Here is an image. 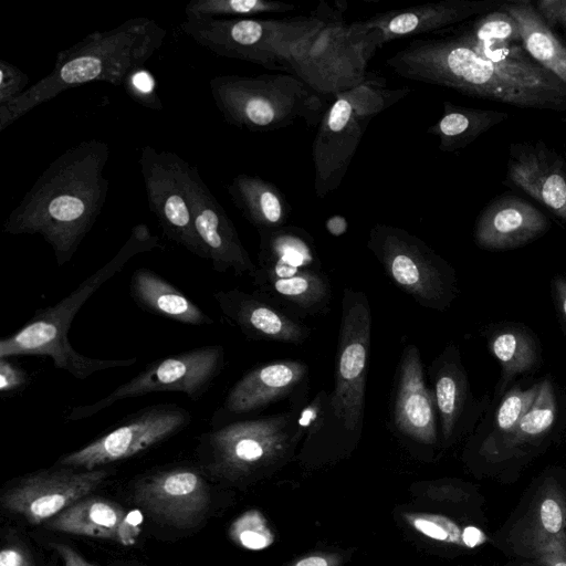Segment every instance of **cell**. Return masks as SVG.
Segmentation results:
<instances>
[{
    "mask_svg": "<svg viewBox=\"0 0 566 566\" xmlns=\"http://www.w3.org/2000/svg\"><path fill=\"white\" fill-rule=\"evenodd\" d=\"M52 546L63 560L64 566H95L69 545L54 543Z\"/></svg>",
    "mask_w": 566,
    "mask_h": 566,
    "instance_id": "obj_45",
    "label": "cell"
},
{
    "mask_svg": "<svg viewBox=\"0 0 566 566\" xmlns=\"http://www.w3.org/2000/svg\"><path fill=\"white\" fill-rule=\"evenodd\" d=\"M140 520L134 522L118 503L86 496L44 523L51 531L116 541L133 545Z\"/></svg>",
    "mask_w": 566,
    "mask_h": 566,
    "instance_id": "obj_25",
    "label": "cell"
},
{
    "mask_svg": "<svg viewBox=\"0 0 566 566\" xmlns=\"http://www.w3.org/2000/svg\"><path fill=\"white\" fill-rule=\"evenodd\" d=\"M556 398L548 379L539 382L538 392L526 413L507 438L509 447L538 439L547 433L556 419Z\"/></svg>",
    "mask_w": 566,
    "mask_h": 566,
    "instance_id": "obj_34",
    "label": "cell"
},
{
    "mask_svg": "<svg viewBox=\"0 0 566 566\" xmlns=\"http://www.w3.org/2000/svg\"><path fill=\"white\" fill-rule=\"evenodd\" d=\"M558 544L556 537L551 536L549 541H541L539 549L541 557L543 560L539 563L541 566H566V557H562L563 551L557 549Z\"/></svg>",
    "mask_w": 566,
    "mask_h": 566,
    "instance_id": "obj_43",
    "label": "cell"
},
{
    "mask_svg": "<svg viewBox=\"0 0 566 566\" xmlns=\"http://www.w3.org/2000/svg\"><path fill=\"white\" fill-rule=\"evenodd\" d=\"M29 76L11 62L0 60V106L10 104L27 91Z\"/></svg>",
    "mask_w": 566,
    "mask_h": 566,
    "instance_id": "obj_39",
    "label": "cell"
},
{
    "mask_svg": "<svg viewBox=\"0 0 566 566\" xmlns=\"http://www.w3.org/2000/svg\"><path fill=\"white\" fill-rule=\"evenodd\" d=\"M254 293L297 318L325 315L332 284L323 269L314 238L304 229L283 226L258 231Z\"/></svg>",
    "mask_w": 566,
    "mask_h": 566,
    "instance_id": "obj_6",
    "label": "cell"
},
{
    "mask_svg": "<svg viewBox=\"0 0 566 566\" xmlns=\"http://www.w3.org/2000/svg\"><path fill=\"white\" fill-rule=\"evenodd\" d=\"M367 248L386 274L419 305L444 310L454 295V275L449 264L423 240L406 229L376 223Z\"/></svg>",
    "mask_w": 566,
    "mask_h": 566,
    "instance_id": "obj_12",
    "label": "cell"
},
{
    "mask_svg": "<svg viewBox=\"0 0 566 566\" xmlns=\"http://www.w3.org/2000/svg\"><path fill=\"white\" fill-rule=\"evenodd\" d=\"M306 433L300 410L230 422L203 434L208 471L240 480L282 463Z\"/></svg>",
    "mask_w": 566,
    "mask_h": 566,
    "instance_id": "obj_10",
    "label": "cell"
},
{
    "mask_svg": "<svg viewBox=\"0 0 566 566\" xmlns=\"http://www.w3.org/2000/svg\"><path fill=\"white\" fill-rule=\"evenodd\" d=\"M223 119L252 133L286 128L297 120L317 124L328 107L327 97L291 73L244 76L217 75L209 82Z\"/></svg>",
    "mask_w": 566,
    "mask_h": 566,
    "instance_id": "obj_7",
    "label": "cell"
},
{
    "mask_svg": "<svg viewBox=\"0 0 566 566\" xmlns=\"http://www.w3.org/2000/svg\"><path fill=\"white\" fill-rule=\"evenodd\" d=\"M133 500L153 517L180 528L197 525L210 505L206 480L187 467L142 476L134 485Z\"/></svg>",
    "mask_w": 566,
    "mask_h": 566,
    "instance_id": "obj_17",
    "label": "cell"
},
{
    "mask_svg": "<svg viewBox=\"0 0 566 566\" xmlns=\"http://www.w3.org/2000/svg\"><path fill=\"white\" fill-rule=\"evenodd\" d=\"M553 290L558 308L566 322V279L555 276L553 280Z\"/></svg>",
    "mask_w": 566,
    "mask_h": 566,
    "instance_id": "obj_46",
    "label": "cell"
},
{
    "mask_svg": "<svg viewBox=\"0 0 566 566\" xmlns=\"http://www.w3.org/2000/svg\"><path fill=\"white\" fill-rule=\"evenodd\" d=\"M507 118L509 114L505 112L468 107L444 101L441 117L427 132L438 139L439 150L454 153Z\"/></svg>",
    "mask_w": 566,
    "mask_h": 566,
    "instance_id": "obj_30",
    "label": "cell"
},
{
    "mask_svg": "<svg viewBox=\"0 0 566 566\" xmlns=\"http://www.w3.org/2000/svg\"><path fill=\"white\" fill-rule=\"evenodd\" d=\"M548 228L549 220L537 208L520 197L504 195L480 213L474 240L482 249H514L542 235Z\"/></svg>",
    "mask_w": 566,
    "mask_h": 566,
    "instance_id": "obj_23",
    "label": "cell"
},
{
    "mask_svg": "<svg viewBox=\"0 0 566 566\" xmlns=\"http://www.w3.org/2000/svg\"><path fill=\"white\" fill-rule=\"evenodd\" d=\"M308 376L306 364L283 359L258 366L229 390L223 409L234 416L263 409L292 394Z\"/></svg>",
    "mask_w": 566,
    "mask_h": 566,
    "instance_id": "obj_24",
    "label": "cell"
},
{
    "mask_svg": "<svg viewBox=\"0 0 566 566\" xmlns=\"http://www.w3.org/2000/svg\"><path fill=\"white\" fill-rule=\"evenodd\" d=\"M130 294L144 311L175 322L205 326L213 324L195 302L156 272L137 269L130 279Z\"/></svg>",
    "mask_w": 566,
    "mask_h": 566,
    "instance_id": "obj_26",
    "label": "cell"
},
{
    "mask_svg": "<svg viewBox=\"0 0 566 566\" xmlns=\"http://www.w3.org/2000/svg\"><path fill=\"white\" fill-rule=\"evenodd\" d=\"M348 228L347 220L339 214H335L327 219L326 221V229L327 231L334 235V237H340L343 235Z\"/></svg>",
    "mask_w": 566,
    "mask_h": 566,
    "instance_id": "obj_47",
    "label": "cell"
},
{
    "mask_svg": "<svg viewBox=\"0 0 566 566\" xmlns=\"http://www.w3.org/2000/svg\"><path fill=\"white\" fill-rule=\"evenodd\" d=\"M167 31L148 17L95 31L56 54L53 69L10 104L0 106V132L61 93L87 83L125 85L163 45Z\"/></svg>",
    "mask_w": 566,
    "mask_h": 566,
    "instance_id": "obj_3",
    "label": "cell"
},
{
    "mask_svg": "<svg viewBox=\"0 0 566 566\" xmlns=\"http://www.w3.org/2000/svg\"><path fill=\"white\" fill-rule=\"evenodd\" d=\"M159 247V238L145 223L136 224L126 242L109 261L87 276L67 296L38 310L20 329L1 338L0 357L48 356L55 368L66 370L80 380L97 371L134 365L136 357L101 359L80 354L71 345L69 332L77 312L104 283L120 272L135 255Z\"/></svg>",
    "mask_w": 566,
    "mask_h": 566,
    "instance_id": "obj_4",
    "label": "cell"
},
{
    "mask_svg": "<svg viewBox=\"0 0 566 566\" xmlns=\"http://www.w3.org/2000/svg\"><path fill=\"white\" fill-rule=\"evenodd\" d=\"M223 366L224 349L221 345L201 346L156 359L102 399L73 407L66 419L91 418L120 400L154 392H181L191 400H199Z\"/></svg>",
    "mask_w": 566,
    "mask_h": 566,
    "instance_id": "obj_13",
    "label": "cell"
},
{
    "mask_svg": "<svg viewBox=\"0 0 566 566\" xmlns=\"http://www.w3.org/2000/svg\"><path fill=\"white\" fill-rule=\"evenodd\" d=\"M402 517L418 533L436 542L474 548L488 541L486 534L479 527H461L455 521L441 514L403 512Z\"/></svg>",
    "mask_w": 566,
    "mask_h": 566,
    "instance_id": "obj_31",
    "label": "cell"
},
{
    "mask_svg": "<svg viewBox=\"0 0 566 566\" xmlns=\"http://www.w3.org/2000/svg\"><path fill=\"white\" fill-rule=\"evenodd\" d=\"M537 522L544 535L557 537L566 526L565 506L556 496L545 495L538 504Z\"/></svg>",
    "mask_w": 566,
    "mask_h": 566,
    "instance_id": "obj_38",
    "label": "cell"
},
{
    "mask_svg": "<svg viewBox=\"0 0 566 566\" xmlns=\"http://www.w3.org/2000/svg\"><path fill=\"white\" fill-rule=\"evenodd\" d=\"M43 471L22 478L8 489L2 506L31 524L45 523L95 491L108 476L106 469Z\"/></svg>",
    "mask_w": 566,
    "mask_h": 566,
    "instance_id": "obj_16",
    "label": "cell"
},
{
    "mask_svg": "<svg viewBox=\"0 0 566 566\" xmlns=\"http://www.w3.org/2000/svg\"><path fill=\"white\" fill-rule=\"evenodd\" d=\"M517 23L521 44L538 65L566 85V48L528 0L504 1L500 6Z\"/></svg>",
    "mask_w": 566,
    "mask_h": 566,
    "instance_id": "obj_28",
    "label": "cell"
},
{
    "mask_svg": "<svg viewBox=\"0 0 566 566\" xmlns=\"http://www.w3.org/2000/svg\"><path fill=\"white\" fill-rule=\"evenodd\" d=\"M213 297L222 315L250 339L301 345L311 335V328L300 318L254 292L220 290Z\"/></svg>",
    "mask_w": 566,
    "mask_h": 566,
    "instance_id": "obj_21",
    "label": "cell"
},
{
    "mask_svg": "<svg viewBox=\"0 0 566 566\" xmlns=\"http://www.w3.org/2000/svg\"><path fill=\"white\" fill-rule=\"evenodd\" d=\"M326 2L308 15L289 18L189 19L180 30L213 54L290 73L295 46L325 20Z\"/></svg>",
    "mask_w": 566,
    "mask_h": 566,
    "instance_id": "obj_9",
    "label": "cell"
},
{
    "mask_svg": "<svg viewBox=\"0 0 566 566\" xmlns=\"http://www.w3.org/2000/svg\"><path fill=\"white\" fill-rule=\"evenodd\" d=\"M539 389L536 384L525 390L515 387L502 398L495 415V426L499 432L507 437L532 406Z\"/></svg>",
    "mask_w": 566,
    "mask_h": 566,
    "instance_id": "obj_37",
    "label": "cell"
},
{
    "mask_svg": "<svg viewBox=\"0 0 566 566\" xmlns=\"http://www.w3.org/2000/svg\"><path fill=\"white\" fill-rule=\"evenodd\" d=\"M432 381L443 441L457 433L464 415L468 381L454 346L447 347L428 369Z\"/></svg>",
    "mask_w": 566,
    "mask_h": 566,
    "instance_id": "obj_29",
    "label": "cell"
},
{
    "mask_svg": "<svg viewBox=\"0 0 566 566\" xmlns=\"http://www.w3.org/2000/svg\"><path fill=\"white\" fill-rule=\"evenodd\" d=\"M139 167L149 209L164 234L192 254L209 260L193 222L189 197L191 165L176 153L146 145L140 149Z\"/></svg>",
    "mask_w": 566,
    "mask_h": 566,
    "instance_id": "obj_14",
    "label": "cell"
},
{
    "mask_svg": "<svg viewBox=\"0 0 566 566\" xmlns=\"http://www.w3.org/2000/svg\"><path fill=\"white\" fill-rule=\"evenodd\" d=\"M371 313L367 295L345 287L342 297L335 382L302 408L307 438L329 432L359 437L366 405Z\"/></svg>",
    "mask_w": 566,
    "mask_h": 566,
    "instance_id": "obj_5",
    "label": "cell"
},
{
    "mask_svg": "<svg viewBox=\"0 0 566 566\" xmlns=\"http://www.w3.org/2000/svg\"><path fill=\"white\" fill-rule=\"evenodd\" d=\"M0 566H34V563L24 548L11 545L2 548Z\"/></svg>",
    "mask_w": 566,
    "mask_h": 566,
    "instance_id": "obj_42",
    "label": "cell"
},
{
    "mask_svg": "<svg viewBox=\"0 0 566 566\" xmlns=\"http://www.w3.org/2000/svg\"><path fill=\"white\" fill-rule=\"evenodd\" d=\"M227 190L235 208L256 231L286 226L291 206L273 182L260 176L238 174Z\"/></svg>",
    "mask_w": 566,
    "mask_h": 566,
    "instance_id": "obj_27",
    "label": "cell"
},
{
    "mask_svg": "<svg viewBox=\"0 0 566 566\" xmlns=\"http://www.w3.org/2000/svg\"><path fill=\"white\" fill-rule=\"evenodd\" d=\"M391 421L403 437L424 446L438 441L437 406L433 389L424 381L418 347L408 344L398 365Z\"/></svg>",
    "mask_w": 566,
    "mask_h": 566,
    "instance_id": "obj_20",
    "label": "cell"
},
{
    "mask_svg": "<svg viewBox=\"0 0 566 566\" xmlns=\"http://www.w3.org/2000/svg\"><path fill=\"white\" fill-rule=\"evenodd\" d=\"M28 373L9 358L0 357V394L10 397L21 392L29 384Z\"/></svg>",
    "mask_w": 566,
    "mask_h": 566,
    "instance_id": "obj_40",
    "label": "cell"
},
{
    "mask_svg": "<svg viewBox=\"0 0 566 566\" xmlns=\"http://www.w3.org/2000/svg\"><path fill=\"white\" fill-rule=\"evenodd\" d=\"M465 31L475 41L490 45L521 44L516 21L500 7L475 20Z\"/></svg>",
    "mask_w": 566,
    "mask_h": 566,
    "instance_id": "obj_35",
    "label": "cell"
},
{
    "mask_svg": "<svg viewBox=\"0 0 566 566\" xmlns=\"http://www.w3.org/2000/svg\"><path fill=\"white\" fill-rule=\"evenodd\" d=\"M490 348L502 366L503 387L517 374L531 369L537 360L532 338L522 331L506 329L496 333L490 340Z\"/></svg>",
    "mask_w": 566,
    "mask_h": 566,
    "instance_id": "obj_33",
    "label": "cell"
},
{
    "mask_svg": "<svg viewBox=\"0 0 566 566\" xmlns=\"http://www.w3.org/2000/svg\"><path fill=\"white\" fill-rule=\"evenodd\" d=\"M295 9L292 3L276 0H191L185 7V14L189 19H242Z\"/></svg>",
    "mask_w": 566,
    "mask_h": 566,
    "instance_id": "obj_32",
    "label": "cell"
},
{
    "mask_svg": "<svg viewBox=\"0 0 566 566\" xmlns=\"http://www.w3.org/2000/svg\"><path fill=\"white\" fill-rule=\"evenodd\" d=\"M189 197L196 231L206 245L214 271H232L253 276L256 265L242 244L239 233L221 203L210 191L199 170H189Z\"/></svg>",
    "mask_w": 566,
    "mask_h": 566,
    "instance_id": "obj_19",
    "label": "cell"
},
{
    "mask_svg": "<svg viewBox=\"0 0 566 566\" xmlns=\"http://www.w3.org/2000/svg\"><path fill=\"white\" fill-rule=\"evenodd\" d=\"M342 556L338 554L316 553L296 559L289 566H340Z\"/></svg>",
    "mask_w": 566,
    "mask_h": 566,
    "instance_id": "obj_44",
    "label": "cell"
},
{
    "mask_svg": "<svg viewBox=\"0 0 566 566\" xmlns=\"http://www.w3.org/2000/svg\"><path fill=\"white\" fill-rule=\"evenodd\" d=\"M109 146L82 140L59 155L39 176L2 224L8 234H39L56 263L66 264L95 224L107 198L104 169Z\"/></svg>",
    "mask_w": 566,
    "mask_h": 566,
    "instance_id": "obj_2",
    "label": "cell"
},
{
    "mask_svg": "<svg viewBox=\"0 0 566 566\" xmlns=\"http://www.w3.org/2000/svg\"><path fill=\"white\" fill-rule=\"evenodd\" d=\"M416 38L386 60L397 75L523 108L566 112V85L522 44H483L463 30Z\"/></svg>",
    "mask_w": 566,
    "mask_h": 566,
    "instance_id": "obj_1",
    "label": "cell"
},
{
    "mask_svg": "<svg viewBox=\"0 0 566 566\" xmlns=\"http://www.w3.org/2000/svg\"><path fill=\"white\" fill-rule=\"evenodd\" d=\"M501 3L441 0L377 13L353 25L377 51L395 40L438 33Z\"/></svg>",
    "mask_w": 566,
    "mask_h": 566,
    "instance_id": "obj_18",
    "label": "cell"
},
{
    "mask_svg": "<svg viewBox=\"0 0 566 566\" xmlns=\"http://www.w3.org/2000/svg\"><path fill=\"white\" fill-rule=\"evenodd\" d=\"M507 177L513 185L566 222V161L543 143L513 144Z\"/></svg>",
    "mask_w": 566,
    "mask_h": 566,
    "instance_id": "obj_22",
    "label": "cell"
},
{
    "mask_svg": "<svg viewBox=\"0 0 566 566\" xmlns=\"http://www.w3.org/2000/svg\"><path fill=\"white\" fill-rule=\"evenodd\" d=\"M410 87H389L386 78L368 73L357 86L332 97L313 139V188L326 198L342 185L369 123L403 99Z\"/></svg>",
    "mask_w": 566,
    "mask_h": 566,
    "instance_id": "obj_8",
    "label": "cell"
},
{
    "mask_svg": "<svg viewBox=\"0 0 566 566\" xmlns=\"http://www.w3.org/2000/svg\"><path fill=\"white\" fill-rule=\"evenodd\" d=\"M191 422L188 410L174 403L148 406L83 448L61 457L57 465L94 470L128 459L171 438Z\"/></svg>",
    "mask_w": 566,
    "mask_h": 566,
    "instance_id": "obj_15",
    "label": "cell"
},
{
    "mask_svg": "<svg viewBox=\"0 0 566 566\" xmlns=\"http://www.w3.org/2000/svg\"><path fill=\"white\" fill-rule=\"evenodd\" d=\"M535 8L551 29L560 25L566 31V0H539Z\"/></svg>",
    "mask_w": 566,
    "mask_h": 566,
    "instance_id": "obj_41",
    "label": "cell"
},
{
    "mask_svg": "<svg viewBox=\"0 0 566 566\" xmlns=\"http://www.w3.org/2000/svg\"><path fill=\"white\" fill-rule=\"evenodd\" d=\"M345 9L326 3L324 23L295 46L290 59V73L325 97L359 85L376 53L353 22H345Z\"/></svg>",
    "mask_w": 566,
    "mask_h": 566,
    "instance_id": "obj_11",
    "label": "cell"
},
{
    "mask_svg": "<svg viewBox=\"0 0 566 566\" xmlns=\"http://www.w3.org/2000/svg\"><path fill=\"white\" fill-rule=\"evenodd\" d=\"M229 536L237 545L251 551L269 547L274 542V534L261 512L250 510L233 521Z\"/></svg>",
    "mask_w": 566,
    "mask_h": 566,
    "instance_id": "obj_36",
    "label": "cell"
}]
</instances>
